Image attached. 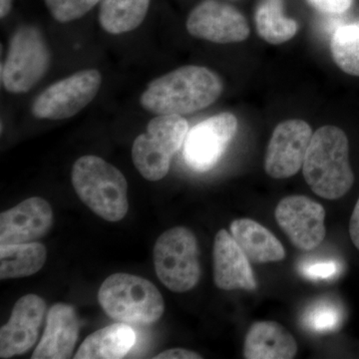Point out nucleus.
<instances>
[{
    "label": "nucleus",
    "instance_id": "obj_1",
    "mask_svg": "<svg viewBox=\"0 0 359 359\" xmlns=\"http://www.w3.org/2000/svg\"><path fill=\"white\" fill-rule=\"evenodd\" d=\"M222 92L223 82L216 73L202 66L189 65L150 82L140 103L153 114H192L214 103Z\"/></svg>",
    "mask_w": 359,
    "mask_h": 359
},
{
    "label": "nucleus",
    "instance_id": "obj_2",
    "mask_svg": "<svg viewBox=\"0 0 359 359\" xmlns=\"http://www.w3.org/2000/svg\"><path fill=\"white\" fill-rule=\"evenodd\" d=\"M302 169L304 179L314 194L327 200L344 197L354 183L346 133L335 126L316 130Z\"/></svg>",
    "mask_w": 359,
    "mask_h": 359
},
{
    "label": "nucleus",
    "instance_id": "obj_3",
    "mask_svg": "<svg viewBox=\"0 0 359 359\" xmlns=\"http://www.w3.org/2000/svg\"><path fill=\"white\" fill-rule=\"evenodd\" d=\"M72 184L78 197L92 212L119 222L129 209L128 184L120 170L97 156L79 158L73 165Z\"/></svg>",
    "mask_w": 359,
    "mask_h": 359
},
{
    "label": "nucleus",
    "instance_id": "obj_4",
    "mask_svg": "<svg viewBox=\"0 0 359 359\" xmlns=\"http://www.w3.org/2000/svg\"><path fill=\"white\" fill-rule=\"evenodd\" d=\"M99 304L113 320L133 325H152L160 320L165 302L154 283L141 276L114 273L104 280Z\"/></svg>",
    "mask_w": 359,
    "mask_h": 359
},
{
    "label": "nucleus",
    "instance_id": "obj_5",
    "mask_svg": "<svg viewBox=\"0 0 359 359\" xmlns=\"http://www.w3.org/2000/svg\"><path fill=\"white\" fill-rule=\"evenodd\" d=\"M189 125L180 115H158L149 122L146 133L135 139L132 159L135 167L148 181L166 177L172 157L188 135Z\"/></svg>",
    "mask_w": 359,
    "mask_h": 359
},
{
    "label": "nucleus",
    "instance_id": "obj_6",
    "mask_svg": "<svg viewBox=\"0 0 359 359\" xmlns=\"http://www.w3.org/2000/svg\"><path fill=\"white\" fill-rule=\"evenodd\" d=\"M155 271L161 283L175 292L193 290L201 278L197 238L185 226H175L160 236L154 247Z\"/></svg>",
    "mask_w": 359,
    "mask_h": 359
},
{
    "label": "nucleus",
    "instance_id": "obj_7",
    "mask_svg": "<svg viewBox=\"0 0 359 359\" xmlns=\"http://www.w3.org/2000/svg\"><path fill=\"white\" fill-rule=\"evenodd\" d=\"M50 61V51L39 28L20 26L11 36L1 66L2 85L11 93H26L46 74Z\"/></svg>",
    "mask_w": 359,
    "mask_h": 359
},
{
    "label": "nucleus",
    "instance_id": "obj_8",
    "mask_svg": "<svg viewBox=\"0 0 359 359\" xmlns=\"http://www.w3.org/2000/svg\"><path fill=\"white\" fill-rule=\"evenodd\" d=\"M102 76L96 69L74 73L50 85L35 99L32 113L39 119L63 120L73 117L93 101Z\"/></svg>",
    "mask_w": 359,
    "mask_h": 359
},
{
    "label": "nucleus",
    "instance_id": "obj_9",
    "mask_svg": "<svg viewBox=\"0 0 359 359\" xmlns=\"http://www.w3.org/2000/svg\"><path fill=\"white\" fill-rule=\"evenodd\" d=\"M237 130V118L231 113L212 116L196 125L186 137L187 165L195 171H210L223 157Z\"/></svg>",
    "mask_w": 359,
    "mask_h": 359
},
{
    "label": "nucleus",
    "instance_id": "obj_10",
    "mask_svg": "<svg viewBox=\"0 0 359 359\" xmlns=\"http://www.w3.org/2000/svg\"><path fill=\"white\" fill-rule=\"evenodd\" d=\"M276 223L290 243L302 252H311L325 238V211L306 196H289L276 205Z\"/></svg>",
    "mask_w": 359,
    "mask_h": 359
},
{
    "label": "nucleus",
    "instance_id": "obj_11",
    "mask_svg": "<svg viewBox=\"0 0 359 359\" xmlns=\"http://www.w3.org/2000/svg\"><path fill=\"white\" fill-rule=\"evenodd\" d=\"M187 30L196 39L222 44L244 41L250 35L245 16L218 0L200 2L189 14Z\"/></svg>",
    "mask_w": 359,
    "mask_h": 359
},
{
    "label": "nucleus",
    "instance_id": "obj_12",
    "mask_svg": "<svg viewBox=\"0 0 359 359\" xmlns=\"http://www.w3.org/2000/svg\"><path fill=\"white\" fill-rule=\"evenodd\" d=\"M313 131L302 120H287L273 131L266 150L264 169L273 179L294 176L304 166Z\"/></svg>",
    "mask_w": 359,
    "mask_h": 359
},
{
    "label": "nucleus",
    "instance_id": "obj_13",
    "mask_svg": "<svg viewBox=\"0 0 359 359\" xmlns=\"http://www.w3.org/2000/svg\"><path fill=\"white\" fill-rule=\"evenodd\" d=\"M46 304L36 294H27L14 304L11 318L0 330V358L27 353L39 339Z\"/></svg>",
    "mask_w": 359,
    "mask_h": 359
},
{
    "label": "nucleus",
    "instance_id": "obj_14",
    "mask_svg": "<svg viewBox=\"0 0 359 359\" xmlns=\"http://www.w3.org/2000/svg\"><path fill=\"white\" fill-rule=\"evenodd\" d=\"M52 224L50 204L42 198H29L0 215V244L35 242L50 231Z\"/></svg>",
    "mask_w": 359,
    "mask_h": 359
},
{
    "label": "nucleus",
    "instance_id": "obj_15",
    "mask_svg": "<svg viewBox=\"0 0 359 359\" xmlns=\"http://www.w3.org/2000/svg\"><path fill=\"white\" fill-rule=\"evenodd\" d=\"M212 257L214 280L219 289L249 292L257 289L250 261L228 231L221 230L217 233Z\"/></svg>",
    "mask_w": 359,
    "mask_h": 359
},
{
    "label": "nucleus",
    "instance_id": "obj_16",
    "mask_svg": "<svg viewBox=\"0 0 359 359\" xmlns=\"http://www.w3.org/2000/svg\"><path fill=\"white\" fill-rule=\"evenodd\" d=\"M79 334V320L69 304H56L47 313L43 337L32 359H66L72 355Z\"/></svg>",
    "mask_w": 359,
    "mask_h": 359
},
{
    "label": "nucleus",
    "instance_id": "obj_17",
    "mask_svg": "<svg viewBox=\"0 0 359 359\" xmlns=\"http://www.w3.org/2000/svg\"><path fill=\"white\" fill-rule=\"evenodd\" d=\"M297 353L294 337L276 321H257L245 335V358L292 359Z\"/></svg>",
    "mask_w": 359,
    "mask_h": 359
},
{
    "label": "nucleus",
    "instance_id": "obj_18",
    "mask_svg": "<svg viewBox=\"0 0 359 359\" xmlns=\"http://www.w3.org/2000/svg\"><path fill=\"white\" fill-rule=\"evenodd\" d=\"M231 233L245 256L255 264L276 263L285 257V248L276 236L250 219H235Z\"/></svg>",
    "mask_w": 359,
    "mask_h": 359
},
{
    "label": "nucleus",
    "instance_id": "obj_19",
    "mask_svg": "<svg viewBox=\"0 0 359 359\" xmlns=\"http://www.w3.org/2000/svg\"><path fill=\"white\" fill-rule=\"evenodd\" d=\"M136 334L126 323H114L90 334L74 356L76 359H118L129 353Z\"/></svg>",
    "mask_w": 359,
    "mask_h": 359
},
{
    "label": "nucleus",
    "instance_id": "obj_20",
    "mask_svg": "<svg viewBox=\"0 0 359 359\" xmlns=\"http://www.w3.org/2000/svg\"><path fill=\"white\" fill-rule=\"evenodd\" d=\"M151 0H101L98 20L111 34L133 32L147 15Z\"/></svg>",
    "mask_w": 359,
    "mask_h": 359
},
{
    "label": "nucleus",
    "instance_id": "obj_21",
    "mask_svg": "<svg viewBox=\"0 0 359 359\" xmlns=\"http://www.w3.org/2000/svg\"><path fill=\"white\" fill-rule=\"evenodd\" d=\"M46 257V248L40 243L1 245L0 278L7 280L34 275L43 268Z\"/></svg>",
    "mask_w": 359,
    "mask_h": 359
},
{
    "label": "nucleus",
    "instance_id": "obj_22",
    "mask_svg": "<svg viewBox=\"0 0 359 359\" xmlns=\"http://www.w3.org/2000/svg\"><path fill=\"white\" fill-rule=\"evenodd\" d=\"M256 25L259 36L271 44L285 43L297 32V23L283 14V0H262L256 11Z\"/></svg>",
    "mask_w": 359,
    "mask_h": 359
},
{
    "label": "nucleus",
    "instance_id": "obj_23",
    "mask_svg": "<svg viewBox=\"0 0 359 359\" xmlns=\"http://www.w3.org/2000/svg\"><path fill=\"white\" fill-rule=\"evenodd\" d=\"M330 47L334 62L340 69L359 76V20L337 27Z\"/></svg>",
    "mask_w": 359,
    "mask_h": 359
},
{
    "label": "nucleus",
    "instance_id": "obj_24",
    "mask_svg": "<svg viewBox=\"0 0 359 359\" xmlns=\"http://www.w3.org/2000/svg\"><path fill=\"white\" fill-rule=\"evenodd\" d=\"M341 320V309L330 299L313 302L302 316V325L316 334H327L339 330Z\"/></svg>",
    "mask_w": 359,
    "mask_h": 359
},
{
    "label": "nucleus",
    "instance_id": "obj_25",
    "mask_svg": "<svg viewBox=\"0 0 359 359\" xmlns=\"http://www.w3.org/2000/svg\"><path fill=\"white\" fill-rule=\"evenodd\" d=\"M101 0H44L49 13L61 23L71 22L86 15Z\"/></svg>",
    "mask_w": 359,
    "mask_h": 359
},
{
    "label": "nucleus",
    "instance_id": "obj_26",
    "mask_svg": "<svg viewBox=\"0 0 359 359\" xmlns=\"http://www.w3.org/2000/svg\"><path fill=\"white\" fill-rule=\"evenodd\" d=\"M339 264L334 259H316L302 264L301 271L302 276L309 280H332L339 275Z\"/></svg>",
    "mask_w": 359,
    "mask_h": 359
},
{
    "label": "nucleus",
    "instance_id": "obj_27",
    "mask_svg": "<svg viewBox=\"0 0 359 359\" xmlns=\"http://www.w3.org/2000/svg\"><path fill=\"white\" fill-rule=\"evenodd\" d=\"M311 6L327 13H344L353 6V0H309Z\"/></svg>",
    "mask_w": 359,
    "mask_h": 359
},
{
    "label": "nucleus",
    "instance_id": "obj_28",
    "mask_svg": "<svg viewBox=\"0 0 359 359\" xmlns=\"http://www.w3.org/2000/svg\"><path fill=\"white\" fill-rule=\"evenodd\" d=\"M157 359H200L202 356L199 353L184 348H172L165 351L155 356Z\"/></svg>",
    "mask_w": 359,
    "mask_h": 359
},
{
    "label": "nucleus",
    "instance_id": "obj_29",
    "mask_svg": "<svg viewBox=\"0 0 359 359\" xmlns=\"http://www.w3.org/2000/svg\"><path fill=\"white\" fill-rule=\"evenodd\" d=\"M349 235L353 245L359 250V199L356 202L349 222Z\"/></svg>",
    "mask_w": 359,
    "mask_h": 359
},
{
    "label": "nucleus",
    "instance_id": "obj_30",
    "mask_svg": "<svg viewBox=\"0 0 359 359\" xmlns=\"http://www.w3.org/2000/svg\"><path fill=\"white\" fill-rule=\"evenodd\" d=\"M13 0H0V18H4L13 8Z\"/></svg>",
    "mask_w": 359,
    "mask_h": 359
}]
</instances>
